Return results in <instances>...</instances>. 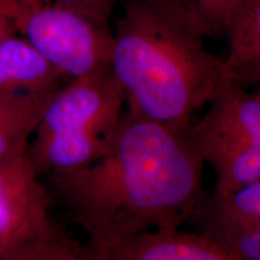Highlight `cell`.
<instances>
[{
    "label": "cell",
    "instance_id": "obj_1",
    "mask_svg": "<svg viewBox=\"0 0 260 260\" xmlns=\"http://www.w3.org/2000/svg\"><path fill=\"white\" fill-rule=\"evenodd\" d=\"M187 132L123 111L106 154L81 170L47 175L53 203L88 236L87 260L140 232L189 220L205 195V161Z\"/></svg>",
    "mask_w": 260,
    "mask_h": 260
},
{
    "label": "cell",
    "instance_id": "obj_2",
    "mask_svg": "<svg viewBox=\"0 0 260 260\" xmlns=\"http://www.w3.org/2000/svg\"><path fill=\"white\" fill-rule=\"evenodd\" d=\"M206 37L200 19L175 0H124L111 70L124 87L126 112L187 132L193 113L229 81Z\"/></svg>",
    "mask_w": 260,
    "mask_h": 260
},
{
    "label": "cell",
    "instance_id": "obj_3",
    "mask_svg": "<svg viewBox=\"0 0 260 260\" xmlns=\"http://www.w3.org/2000/svg\"><path fill=\"white\" fill-rule=\"evenodd\" d=\"M124 105V87L111 69L60 86L28 147L38 174L77 171L106 154Z\"/></svg>",
    "mask_w": 260,
    "mask_h": 260
},
{
    "label": "cell",
    "instance_id": "obj_4",
    "mask_svg": "<svg viewBox=\"0 0 260 260\" xmlns=\"http://www.w3.org/2000/svg\"><path fill=\"white\" fill-rule=\"evenodd\" d=\"M28 152L0 160V260H87L52 217L53 199Z\"/></svg>",
    "mask_w": 260,
    "mask_h": 260
},
{
    "label": "cell",
    "instance_id": "obj_5",
    "mask_svg": "<svg viewBox=\"0 0 260 260\" xmlns=\"http://www.w3.org/2000/svg\"><path fill=\"white\" fill-rule=\"evenodd\" d=\"M0 15L70 79L111 69L115 38L109 24L51 0H0Z\"/></svg>",
    "mask_w": 260,
    "mask_h": 260
},
{
    "label": "cell",
    "instance_id": "obj_6",
    "mask_svg": "<svg viewBox=\"0 0 260 260\" xmlns=\"http://www.w3.org/2000/svg\"><path fill=\"white\" fill-rule=\"evenodd\" d=\"M98 260H234L218 243L201 233L180 228L140 232L107 248Z\"/></svg>",
    "mask_w": 260,
    "mask_h": 260
},
{
    "label": "cell",
    "instance_id": "obj_7",
    "mask_svg": "<svg viewBox=\"0 0 260 260\" xmlns=\"http://www.w3.org/2000/svg\"><path fill=\"white\" fill-rule=\"evenodd\" d=\"M187 134L216 171V193H232L260 180V140Z\"/></svg>",
    "mask_w": 260,
    "mask_h": 260
},
{
    "label": "cell",
    "instance_id": "obj_8",
    "mask_svg": "<svg viewBox=\"0 0 260 260\" xmlns=\"http://www.w3.org/2000/svg\"><path fill=\"white\" fill-rule=\"evenodd\" d=\"M67 77L17 34L0 42V94L54 92Z\"/></svg>",
    "mask_w": 260,
    "mask_h": 260
},
{
    "label": "cell",
    "instance_id": "obj_9",
    "mask_svg": "<svg viewBox=\"0 0 260 260\" xmlns=\"http://www.w3.org/2000/svg\"><path fill=\"white\" fill-rule=\"evenodd\" d=\"M210 105L209 112L188 132L260 140V99L254 94L226 81Z\"/></svg>",
    "mask_w": 260,
    "mask_h": 260
},
{
    "label": "cell",
    "instance_id": "obj_10",
    "mask_svg": "<svg viewBox=\"0 0 260 260\" xmlns=\"http://www.w3.org/2000/svg\"><path fill=\"white\" fill-rule=\"evenodd\" d=\"M54 92L0 94V160L28 152L35 129Z\"/></svg>",
    "mask_w": 260,
    "mask_h": 260
},
{
    "label": "cell",
    "instance_id": "obj_11",
    "mask_svg": "<svg viewBox=\"0 0 260 260\" xmlns=\"http://www.w3.org/2000/svg\"><path fill=\"white\" fill-rule=\"evenodd\" d=\"M226 79L243 88L260 84V0H251L230 31Z\"/></svg>",
    "mask_w": 260,
    "mask_h": 260
},
{
    "label": "cell",
    "instance_id": "obj_12",
    "mask_svg": "<svg viewBox=\"0 0 260 260\" xmlns=\"http://www.w3.org/2000/svg\"><path fill=\"white\" fill-rule=\"evenodd\" d=\"M191 216L218 219L260 233V180L232 193L204 195Z\"/></svg>",
    "mask_w": 260,
    "mask_h": 260
},
{
    "label": "cell",
    "instance_id": "obj_13",
    "mask_svg": "<svg viewBox=\"0 0 260 260\" xmlns=\"http://www.w3.org/2000/svg\"><path fill=\"white\" fill-rule=\"evenodd\" d=\"M188 222L229 252L234 260H260V233L201 216H191Z\"/></svg>",
    "mask_w": 260,
    "mask_h": 260
},
{
    "label": "cell",
    "instance_id": "obj_14",
    "mask_svg": "<svg viewBox=\"0 0 260 260\" xmlns=\"http://www.w3.org/2000/svg\"><path fill=\"white\" fill-rule=\"evenodd\" d=\"M200 19L210 38L229 37L251 0H175Z\"/></svg>",
    "mask_w": 260,
    "mask_h": 260
},
{
    "label": "cell",
    "instance_id": "obj_15",
    "mask_svg": "<svg viewBox=\"0 0 260 260\" xmlns=\"http://www.w3.org/2000/svg\"><path fill=\"white\" fill-rule=\"evenodd\" d=\"M51 2L74 10L99 23L109 24L113 8L119 0H51Z\"/></svg>",
    "mask_w": 260,
    "mask_h": 260
},
{
    "label": "cell",
    "instance_id": "obj_16",
    "mask_svg": "<svg viewBox=\"0 0 260 260\" xmlns=\"http://www.w3.org/2000/svg\"><path fill=\"white\" fill-rule=\"evenodd\" d=\"M12 35H16L14 27L10 24L8 19L4 18L2 15H0V42L5 40L6 38L12 37Z\"/></svg>",
    "mask_w": 260,
    "mask_h": 260
}]
</instances>
